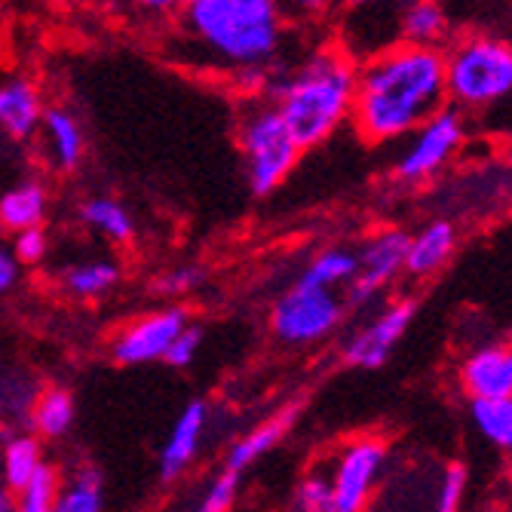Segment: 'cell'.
Segmentation results:
<instances>
[{
	"mask_svg": "<svg viewBox=\"0 0 512 512\" xmlns=\"http://www.w3.org/2000/svg\"><path fill=\"white\" fill-rule=\"evenodd\" d=\"M184 4H188V0H117L120 13L132 25L151 28V31H166L178 19Z\"/></svg>",
	"mask_w": 512,
	"mask_h": 512,
	"instance_id": "27",
	"label": "cell"
},
{
	"mask_svg": "<svg viewBox=\"0 0 512 512\" xmlns=\"http://www.w3.org/2000/svg\"><path fill=\"white\" fill-rule=\"evenodd\" d=\"M172 62L203 77H227L258 96L292 56V25L273 0H188L163 31Z\"/></svg>",
	"mask_w": 512,
	"mask_h": 512,
	"instance_id": "1",
	"label": "cell"
},
{
	"mask_svg": "<svg viewBox=\"0 0 512 512\" xmlns=\"http://www.w3.org/2000/svg\"><path fill=\"white\" fill-rule=\"evenodd\" d=\"M347 313V301H341L332 289H316L298 283L276 298L270 307V332L283 344H313L329 338Z\"/></svg>",
	"mask_w": 512,
	"mask_h": 512,
	"instance_id": "7",
	"label": "cell"
},
{
	"mask_svg": "<svg viewBox=\"0 0 512 512\" xmlns=\"http://www.w3.org/2000/svg\"><path fill=\"white\" fill-rule=\"evenodd\" d=\"M59 488H62L59 470L50 467V463H43V467L31 476V482L16 494L13 512H53Z\"/></svg>",
	"mask_w": 512,
	"mask_h": 512,
	"instance_id": "28",
	"label": "cell"
},
{
	"mask_svg": "<svg viewBox=\"0 0 512 512\" xmlns=\"http://www.w3.org/2000/svg\"><path fill=\"white\" fill-rule=\"evenodd\" d=\"M237 154L243 163V178L252 197H270L292 178L304 151L292 138L289 126L279 117L276 105L258 96H240L237 111Z\"/></svg>",
	"mask_w": 512,
	"mask_h": 512,
	"instance_id": "5",
	"label": "cell"
},
{
	"mask_svg": "<svg viewBox=\"0 0 512 512\" xmlns=\"http://www.w3.org/2000/svg\"><path fill=\"white\" fill-rule=\"evenodd\" d=\"M53 194L46 188V181L37 175H25L13 181L10 188L0 191V230L19 234L28 227H40L50 215Z\"/></svg>",
	"mask_w": 512,
	"mask_h": 512,
	"instance_id": "15",
	"label": "cell"
},
{
	"mask_svg": "<svg viewBox=\"0 0 512 512\" xmlns=\"http://www.w3.org/2000/svg\"><path fill=\"white\" fill-rule=\"evenodd\" d=\"M295 506H304V509H319V506H332V482L313 473L307 476L301 485H298V494H295Z\"/></svg>",
	"mask_w": 512,
	"mask_h": 512,
	"instance_id": "35",
	"label": "cell"
},
{
	"mask_svg": "<svg viewBox=\"0 0 512 512\" xmlns=\"http://www.w3.org/2000/svg\"><path fill=\"white\" fill-rule=\"evenodd\" d=\"M276 10L292 25V31H310L332 22L341 10V0H273Z\"/></svg>",
	"mask_w": 512,
	"mask_h": 512,
	"instance_id": "29",
	"label": "cell"
},
{
	"mask_svg": "<svg viewBox=\"0 0 512 512\" xmlns=\"http://www.w3.org/2000/svg\"><path fill=\"white\" fill-rule=\"evenodd\" d=\"M375 4H384V0H341L344 10H365V7H375Z\"/></svg>",
	"mask_w": 512,
	"mask_h": 512,
	"instance_id": "38",
	"label": "cell"
},
{
	"mask_svg": "<svg viewBox=\"0 0 512 512\" xmlns=\"http://www.w3.org/2000/svg\"><path fill=\"white\" fill-rule=\"evenodd\" d=\"M399 40L417 46H442L451 40V16L442 0H405L396 13Z\"/></svg>",
	"mask_w": 512,
	"mask_h": 512,
	"instance_id": "18",
	"label": "cell"
},
{
	"mask_svg": "<svg viewBox=\"0 0 512 512\" xmlns=\"http://www.w3.org/2000/svg\"><path fill=\"white\" fill-rule=\"evenodd\" d=\"M34 142H37V154H40L43 166L56 175H74L83 166L86 151H89L86 126H83L80 114L59 102L46 105Z\"/></svg>",
	"mask_w": 512,
	"mask_h": 512,
	"instance_id": "11",
	"label": "cell"
},
{
	"mask_svg": "<svg viewBox=\"0 0 512 512\" xmlns=\"http://www.w3.org/2000/svg\"><path fill=\"white\" fill-rule=\"evenodd\" d=\"M188 325V310L172 304L129 319L111 341V356L117 365H145L166 356L175 335Z\"/></svg>",
	"mask_w": 512,
	"mask_h": 512,
	"instance_id": "9",
	"label": "cell"
},
{
	"mask_svg": "<svg viewBox=\"0 0 512 512\" xmlns=\"http://www.w3.org/2000/svg\"><path fill=\"white\" fill-rule=\"evenodd\" d=\"M470 473L463 463H451L445 470L442 482H439V494H436V512H460L463 503V491H467Z\"/></svg>",
	"mask_w": 512,
	"mask_h": 512,
	"instance_id": "33",
	"label": "cell"
},
{
	"mask_svg": "<svg viewBox=\"0 0 512 512\" xmlns=\"http://www.w3.org/2000/svg\"><path fill=\"white\" fill-rule=\"evenodd\" d=\"M237 488H240V473L224 470L209 485V491L203 494V500L197 503L194 512H230V506H234V500H237Z\"/></svg>",
	"mask_w": 512,
	"mask_h": 512,
	"instance_id": "32",
	"label": "cell"
},
{
	"mask_svg": "<svg viewBox=\"0 0 512 512\" xmlns=\"http://www.w3.org/2000/svg\"><path fill=\"white\" fill-rule=\"evenodd\" d=\"M80 215V224L89 230V234H96L99 240L111 243V246H126L135 240V215L126 203H120L117 197L111 194H92L80 203L77 209Z\"/></svg>",
	"mask_w": 512,
	"mask_h": 512,
	"instance_id": "19",
	"label": "cell"
},
{
	"mask_svg": "<svg viewBox=\"0 0 512 512\" xmlns=\"http://www.w3.org/2000/svg\"><path fill=\"white\" fill-rule=\"evenodd\" d=\"M295 512H335V506H319V509H304V506H295Z\"/></svg>",
	"mask_w": 512,
	"mask_h": 512,
	"instance_id": "40",
	"label": "cell"
},
{
	"mask_svg": "<svg viewBox=\"0 0 512 512\" xmlns=\"http://www.w3.org/2000/svg\"><path fill=\"white\" fill-rule=\"evenodd\" d=\"M457 249V227L445 218L424 224L417 234H408L405 249V273L411 276H433L442 270Z\"/></svg>",
	"mask_w": 512,
	"mask_h": 512,
	"instance_id": "17",
	"label": "cell"
},
{
	"mask_svg": "<svg viewBox=\"0 0 512 512\" xmlns=\"http://www.w3.org/2000/svg\"><path fill=\"white\" fill-rule=\"evenodd\" d=\"M411 319H414V301L408 298L393 301L375 319L365 322L356 335H350V341L344 344V359L353 368H381L390 359L393 347L408 332Z\"/></svg>",
	"mask_w": 512,
	"mask_h": 512,
	"instance_id": "12",
	"label": "cell"
},
{
	"mask_svg": "<svg viewBox=\"0 0 512 512\" xmlns=\"http://www.w3.org/2000/svg\"><path fill=\"white\" fill-rule=\"evenodd\" d=\"M31 424H34L37 436H43V439L65 436L74 424V396L65 387L43 390L31 408Z\"/></svg>",
	"mask_w": 512,
	"mask_h": 512,
	"instance_id": "24",
	"label": "cell"
},
{
	"mask_svg": "<svg viewBox=\"0 0 512 512\" xmlns=\"http://www.w3.org/2000/svg\"><path fill=\"white\" fill-rule=\"evenodd\" d=\"M120 283V264L111 258H86L62 270V286L71 298H102Z\"/></svg>",
	"mask_w": 512,
	"mask_h": 512,
	"instance_id": "21",
	"label": "cell"
},
{
	"mask_svg": "<svg viewBox=\"0 0 512 512\" xmlns=\"http://www.w3.org/2000/svg\"><path fill=\"white\" fill-rule=\"evenodd\" d=\"M473 421L488 442H494L497 448H512V396L473 399Z\"/></svg>",
	"mask_w": 512,
	"mask_h": 512,
	"instance_id": "26",
	"label": "cell"
},
{
	"mask_svg": "<svg viewBox=\"0 0 512 512\" xmlns=\"http://www.w3.org/2000/svg\"><path fill=\"white\" fill-rule=\"evenodd\" d=\"M448 105L439 46L396 40L359 59L350 126L368 145H393Z\"/></svg>",
	"mask_w": 512,
	"mask_h": 512,
	"instance_id": "2",
	"label": "cell"
},
{
	"mask_svg": "<svg viewBox=\"0 0 512 512\" xmlns=\"http://www.w3.org/2000/svg\"><path fill=\"white\" fill-rule=\"evenodd\" d=\"M203 279H206L203 267H197V264H181V267L166 270V273L157 279V283H154V289H157L160 295H166V298H181V295L197 292V289L203 286Z\"/></svg>",
	"mask_w": 512,
	"mask_h": 512,
	"instance_id": "30",
	"label": "cell"
},
{
	"mask_svg": "<svg viewBox=\"0 0 512 512\" xmlns=\"http://www.w3.org/2000/svg\"><path fill=\"white\" fill-rule=\"evenodd\" d=\"M295 414H298V405H289L286 411H279L273 421H264L261 427H255L249 436H243L234 448L227 451V463L224 470H234V473H243L246 467H252V463L258 457H264L279 439H283L289 433V427L295 424Z\"/></svg>",
	"mask_w": 512,
	"mask_h": 512,
	"instance_id": "20",
	"label": "cell"
},
{
	"mask_svg": "<svg viewBox=\"0 0 512 512\" xmlns=\"http://www.w3.org/2000/svg\"><path fill=\"white\" fill-rule=\"evenodd\" d=\"M0 512H13V497L4 482H0Z\"/></svg>",
	"mask_w": 512,
	"mask_h": 512,
	"instance_id": "39",
	"label": "cell"
},
{
	"mask_svg": "<svg viewBox=\"0 0 512 512\" xmlns=\"http://www.w3.org/2000/svg\"><path fill=\"white\" fill-rule=\"evenodd\" d=\"M10 252L16 255L19 264L25 267H34L40 264L46 255H50V237H46L43 224L40 227H28V230H19V234H13V246Z\"/></svg>",
	"mask_w": 512,
	"mask_h": 512,
	"instance_id": "31",
	"label": "cell"
},
{
	"mask_svg": "<svg viewBox=\"0 0 512 512\" xmlns=\"http://www.w3.org/2000/svg\"><path fill=\"white\" fill-rule=\"evenodd\" d=\"M200 344H203V329H197V325H184V329L175 335L172 347L166 350L163 362H169L172 368H188L194 362V356L200 353Z\"/></svg>",
	"mask_w": 512,
	"mask_h": 512,
	"instance_id": "34",
	"label": "cell"
},
{
	"mask_svg": "<svg viewBox=\"0 0 512 512\" xmlns=\"http://www.w3.org/2000/svg\"><path fill=\"white\" fill-rule=\"evenodd\" d=\"M405 249L408 234L399 227H381L356 252V276L347 286V307L368 304L381 295L399 273H405Z\"/></svg>",
	"mask_w": 512,
	"mask_h": 512,
	"instance_id": "8",
	"label": "cell"
},
{
	"mask_svg": "<svg viewBox=\"0 0 512 512\" xmlns=\"http://www.w3.org/2000/svg\"><path fill=\"white\" fill-rule=\"evenodd\" d=\"M53 512H102V473L96 467H80L71 482L59 488Z\"/></svg>",
	"mask_w": 512,
	"mask_h": 512,
	"instance_id": "25",
	"label": "cell"
},
{
	"mask_svg": "<svg viewBox=\"0 0 512 512\" xmlns=\"http://www.w3.org/2000/svg\"><path fill=\"white\" fill-rule=\"evenodd\" d=\"M19 270L22 264L16 261V255L7 246H0V298L13 292V286L19 283Z\"/></svg>",
	"mask_w": 512,
	"mask_h": 512,
	"instance_id": "36",
	"label": "cell"
},
{
	"mask_svg": "<svg viewBox=\"0 0 512 512\" xmlns=\"http://www.w3.org/2000/svg\"><path fill=\"white\" fill-rule=\"evenodd\" d=\"M40 4L53 7V10H80L86 4H96V0H40Z\"/></svg>",
	"mask_w": 512,
	"mask_h": 512,
	"instance_id": "37",
	"label": "cell"
},
{
	"mask_svg": "<svg viewBox=\"0 0 512 512\" xmlns=\"http://www.w3.org/2000/svg\"><path fill=\"white\" fill-rule=\"evenodd\" d=\"M359 59L341 40H319L279 68L264 96L276 105L301 151L322 148L350 123Z\"/></svg>",
	"mask_w": 512,
	"mask_h": 512,
	"instance_id": "3",
	"label": "cell"
},
{
	"mask_svg": "<svg viewBox=\"0 0 512 512\" xmlns=\"http://www.w3.org/2000/svg\"><path fill=\"white\" fill-rule=\"evenodd\" d=\"M356 276V252L350 249H322L319 255H313V261L301 270L298 283L316 286V289H341L350 286Z\"/></svg>",
	"mask_w": 512,
	"mask_h": 512,
	"instance_id": "23",
	"label": "cell"
},
{
	"mask_svg": "<svg viewBox=\"0 0 512 512\" xmlns=\"http://www.w3.org/2000/svg\"><path fill=\"white\" fill-rule=\"evenodd\" d=\"M46 111V96L37 80L25 74L0 77V132L13 142H34Z\"/></svg>",
	"mask_w": 512,
	"mask_h": 512,
	"instance_id": "13",
	"label": "cell"
},
{
	"mask_svg": "<svg viewBox=\"0 0 512 512\" xmlns=\"http://www.w3.org/2000/svg\"><path fill=\"white\" fill-rule=\"evenodd\" d=\"M402 142L405 145L393 163V178L408 188H417V184L436 178L467 145V117L445 105L430 120L411 129Z\"/></svg>",
	"mask_w": 512,
	"mask_h": 512,
	"instance_id": "6",
	"label": "cell"
},
{
	"mask_svg": "<svg viewBox=\"0 0 512 512\" xmlns=\"http://www.w3.org/2000/svg\"><path fill=\"white\" fill-rule=\"evenodd\" d=\"M43 463V445L37 436H10L4 454H0V479H4L10 494H19Z\"/></svg>",
	"mask_w": 512,
	"mask_h": 512,
	"instance_id": "22",
	"label": "cell"
},
{
	"mask_svg": "<svg viewBox=\"0 0 512 512\" xmlns=\"http://www.w3.org/2000/svg\"><path fill=\"white\" fill-rule=\"evenodd\" d=\"M445 96L460 114H485L512 99V43L467 31L442 46Z\"/></svg>",
	"mask_w": 512,
	"mask_h": 512,
	"instance_id": "4",
	"label": "cell"
},
{
	"mask_svg": "<svg viewBox=\"0 0 512 512\" xmlns=\"http://www.w3.org/2000/svg\"><path fill=\"white\" fill-rule=\"evenodd\" d=\"M206 421H209L206 402L184 405V411L175 417V424H172V430L166 436V445L160 451V479L163 482H172V479H178L184 470H188V463L194 460V454H197V448L203 442Z\"/></svg>",
	"mask_w": 512,
	"mask_h": 512,
	"instance_id": "16",
	"label": "cell"
},
{
	"mask_svg": "<svg viewBox=\"0 0 512 512\" xmlns=\"http://www.w3.org/2000/svg\"><path fill=\"white\" fill-rule=\"evenodd\" d=\"M387 463V445L381 439H356L347 445L335 463L332 482V506L335 512H362L375 482Z\"/></svg>",
	"mask_w": 512,
	"mask_h": 512,
	"instance_id": "10",
	"label": "cell"
},
{
	"mask_svg": "<svg viewBox=\"0 0 512 512\" xmlns=\"http://www.w3.org/2000/svg\"><path fill=\"white\" fill-rule=\"evenodd\" d=\"M460 381L473 399H509L512 396V344H491L460 368Z\"/></svg>",
	"mask_w": 512,
	"mask_h": 512,
	"instance_id": "14",
	"label": "cell"
}]
</instances>
